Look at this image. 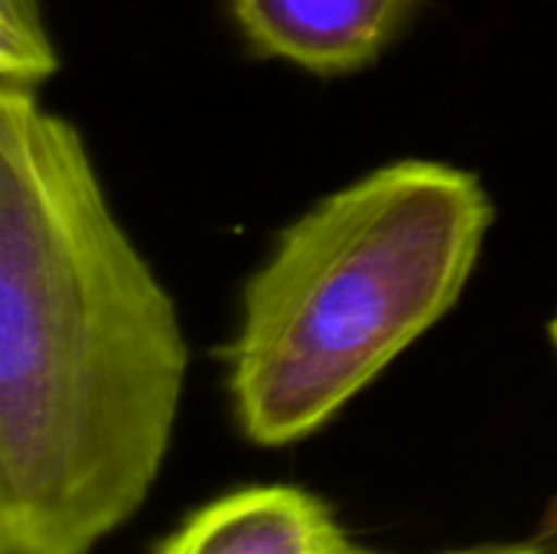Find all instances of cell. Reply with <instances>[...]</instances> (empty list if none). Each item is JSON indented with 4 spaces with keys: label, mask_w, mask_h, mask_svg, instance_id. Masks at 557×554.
<instances>
[{
    "label": "cell",
    "mask_w": 557,
    "mask_h": 554,
    "mask_svg": "<svg viewBox=\"0 0 557 554\" xmlns=\"http://www.w3.org/2000/svg\"><path fill=\"white\" fill-rule=\"evenodd\" d=\"M189 346L75 124L0 88V554H88L166 460Z\"/></svg>",
    "instance_id": "obj_1"
},
{
    "label": "cell",
    "mask_w": 557,
    "mask_h": 554,
    "mask_svg": "<svg viewBox=\"0 0 557 554\" xmlns=\"http://www.w3.org/2000/svg\"><path fill=\"white\" fill-rule=\"evenodd\" d=\"M496 206L444 160H395L297 216L242 287L225 382L242 434L323 431L467 291Z\"/></svg>",
    "instance_id": "obj_2"
},
{
    "label": "cell",
    "mask_w": 557,
    "mask_h": 554,
    "mask_svg": "<svg viewBox=\"0 0 557 554\" xmlns=\"http://www.w3.org/2000/svg\"><path fill=\"white\" fill-rule=\"evenodd\" d=\"M245 46L320 78L372 65L414 0H228Z\"/></svg>",
    "instance_id": "obj_3"
},
{
    "label": "cell",
    "mask_w": 557,
    "mask_h": 554,
    "mask_svg": "<svg viewBox=\"0 0 557 554\" xmlns=\"http://www.w3.org/2000/svg\"><path fill=\"white\" fill-rule=\"evenodd\" d=\"M157 554H379L300 487H248L193 513Z\"/></svg>",
    "instance_id": "obj_4"
},
{
    "label": "cell",
    "mask_w": 557,
    "mask_h": 554,
    "mask_svg": "<svg viewBox=\"0 0 557 554\" xmlns=\"http://www.w3.org/2000/svg\"><path fill=\"white\" fill-rule=\"evenodd\" d=\"M59 72L39 0H0V88L39 91Z\"/></svg>",
    "instance_id": "obj_5"
},
{
    "label": "cell",
    "mask_w": 557,
    "mask_h": 554,
    "mask_svg": "<svg viewBox=\"0 0 557 554\" xmlns=\"http://www.w3.org/2000/svg\"><path fill=\"white\" fill-rule=\"evenodd\" d=\"M444 554H548V539L535 542H499V545H480V549H460Z\"/></svg>",
    "instance_id": "obj_6"
},
{
    "label": "cell",
    "mask_w": 557,
    "mask_h": 554,
    "mask_svg": "<svg viewBox=\"0 0 557 554\" xmlns=\"http://www.w3.org/2000/svg\"><path fill=\"white\" fill-rule=\"evenodd\" d=\"M548 333H552V346H555V356H557V313H555V320H552V327H548Z\"/></svg>",
    "instance_id": "obj_7"
},
{
    "label": "cell",
    "mask_w": 557,
    "mask_h": 554,
    "mask_svg": "<svg viewBox=\"0 0 557 554\" xmlns=\"http://www.w3.org/2000/svg\"><path fill=\"white\" fill-rule=\"evenodd\" d=\"M548 554H557V539H548Z\"/></svg>",
    "instance_id": "obj_8"
}]
</instances>
